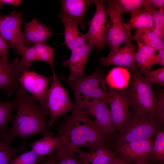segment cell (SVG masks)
<instances>
[{
    "instance_id": "6da1fadb",
    "label": "cell",
    "mask_w": 164,
    "mask_h": 164,
    "mask_svg": "<svg viewBox=\"0 0 164 164\" xmlns=\"http://www.w3.org/2000/svg\"><path fill=\"white\" fill-rule=\"evenodd\" d=\"M15 96L17 101V112L6 137L12 140L19 137L23 143H26L29 137L36 135L53 137L54 133L50 130L47 120L49 112L42 109L36 99L19 85Z\"/></svg>"
},
{
    "instance_id": "7a4b0ae2",
    "label": "cell",
    "mask_w": 164,
    "mask_h": 164,
    "mask_svg": "<svg viewBox=\"0 0 164 164\" xmlns=\"http://www.w3.org/2000/svg\"><path fill=\"white\" fill-rule=\"evenodd\" d=\"M56 130L60 143L66 146L86 147L91 151L107 144L95 121L85 109H76L72 111L58 124Z\"/></svg>"
},
{
    "instance_id": "3957f363",
    "label": "cell",
    "mask_w": 164,
    "mask_h": 164,
    "mask_svg": "<svg viewBox=\"0 0 164 164\" xmlns=\"http://www.w3.org/2000/svg\"><path fill=\"white\" fill-rule=\"evenodd\" d=\"M131 81L126 91L129 96V106L135 112L150 115L164 121V96L156 97L151 84L142 75L139 70L131 71Z\"/></svg>"
},
{
    "instance_id": "277c9868",
    "label": "cell",
    "mask_w": 164,
    "mask_h": 164,
    "mask_svg": "<svg viewBox=\"0 0 164 164\" xmlns=\"http://www.w3.org/2000/svg\"><path fill=\"white\" fill-rule=\"evenodd\" d=\"M163 124L150 115L131 112L122 129L113 141L116 146L130 142L154 140L156 133L163 130Z\"/></svg>"
},
{
    "instance_id": "5b68a950",
    "label": "cell",
    "mask_w": 164,
    "mask_h": 164,
    "mask_svg": "<svg viewBox=\"0 0 164 164\" xmlns=\"http://www.w3.org/2000/svg\"><path fill=\"white\" fill-rule=\"evenodd\" d=\"M65 81L74 92L76 109L84 103L96 100L108 103L106 77L101 72L96 70L89 75L72 81L67 79Z\"/></svg>"
},
{
    "instance_id": "8992f818",
    "label": "cell",
    "mask_w": 164,
    "mask_h": 164,
    "mask_svg": "<svg viewBox=\"0 0 164 164\" xmlns=\"http://www.w3.org/2000/svg\"><path fill=\"white\" fill-rule=\"evenodd\" d=\"M52 70V82L44 99L45 106L50 116L48 121L49 128L53 126L59 117L76 109L75 104L72 102L67 91L58 79L54 69Z\"/></svg>"
},
{
    "instance_id": "52a82bcc",
    "label": "cell",
    "mask_w": 164,
    "mask_h": 164,
    "mask_svg": "<svg viewBox=\"0 0 164 164\" xmlns=\"http://www.w3.org/2000/svg\"><path fill=\"white\" fill-rule=\"evenodd\" d=\"M107 3V15L110 19L107 43L110 48V52L116 50L122 44L134 40L133 36L127 28L124 19L114 0H104Z\"/></svg>"
},
{
    "instance_id": "ba28073f",
    "label": "cell",
    "mask_w": 164,
    "mask_h": 164,
    "mask_svg": "<svg viewBox=\"0 0 164 164\" xmlns=\"http://www.w3.org/2000/svg\"><path fill=\"white\" fill-rule=\"evenodd\" d=\"M92 2L96 6V11L91 19L87 23L89 29L85 34L89 42L100 51L107 43L109 23L107 18L104 0H93Z\"/></svg>"
},
{
    "instance_id": "9c48e42d",
    "label": "cell",
    "mask_w": 164,
    "mask_h": 164,
    "mask_svg": "<svg viewBox=\"0 0 164 164\" xmlns=\"http://www.w3.org/2000/svg\"><path fill=\"white\" fill-rule=\"evenodd\" d=\"M107 104L105 101L96 100L84 103L78 109H85L89 115L95 117V121L108 144L113 141L118 133L113 125Z\"/></svg>"
},
{
    "instance_id": "30bf717a",
    "label": "cell",
    "mask_w": 164,
    "mask_h": 164,
    "mask_svg": "<svg viewBox=\"0 0 164 164\" xmlns=\"http://www.w3.org/2000/svg\"><path fill=\"white\" fill-rule=\"evenodd\" d=\"M108 103L110 106L112 123L115 129L120 132L129 117V96L126 90H121L107 85Z\"/></svg>"
},
{
    "instance_id": "8fae6325",
    "label": "cell",
    "mask_w": 164,
    "mask_h": 164,
    "mask_svg": "<svg viewBox=\"0 0 164 164\" xmlns=\"http://www.w3.org/2000/svg\"><path fill=\"white\" fill-rule=\"evenodd\" d=\"M23 13L17 10L5 15L2 21L0 34L12 45L16 53L19 54L24 47L22 42L21 26L23 24Z\"/></svg>"
},
{
    "instance_id": "7c38bea8",
    "label": "cell",
    "mask_w": 164,
    "mask_h": 164,
    "mask_svg": "<svg viewBox=\"0 0 164 164\" xmlns=\"http://www.w3.org/2000/svg\"><path fill=\"white\" fill-rule=\"evenodd\" d=\"M52 79V76L46 77L33 71L28 70L20 77L19 85L29 92L38 101L39 106L48 111L45 106L44 99L48 86Z\"/></svg>"
},
{
    "instance_id": "4fadbf2b",
    "label": "cell",
    "mask_w": 164,
    "mask_h": 164,
    "mask_svg": "<svg viewBox=\"0 0 164 164\" xmlns=\"http://www.w3.org/2000/svg\"><path fill=\"white\" fill-rule=\"evenodd\" d=\"M153 140L145 139L125 143L116 146L114 152L129 164L148 161L151 155Z\"/></svg>"
},
{
    "instance_id": "5bb4252c",
    "label": "cell",
    "mask_w": 164,
    "mask_h": 164,
    "mask_svg": "<svg viewBox=\"0 0 164 164\" xmlns=\"http://www.w3.org/2000/svg\"><path fill=\"white\" fill-rule=\"evenodd\" d=\"M116 50L110 52L106 57L99 60L101 64L106 67L112 65L126 67L131 71L137 69L135 64L136 46L133 41L128 42Z\"/></svg>"
},
{
    "instance_id": "9a60e30c",
    "label": "cell",
    "mask_w": 164,
    "mask_h": 164,
    "mask_svg": "<svg viewBox=\"0 0 164 164\" xmlns=\"http://www.w3.org/2000/svg\"><path fill=\"white\" fill-rule=\"evenodd\" d=\"M19 60L16 57L10 62L8 59L0 57V91L6 92L9 97L15 94L19 85Z\"/></svg>"
},
{
    "instance_id": "2e32d148",
    "label": "cell",
    "mask_w": 164,
    "mask_h": 164,
    "mask_svg": "<svg viewBox=\"0 0 164 164\" xmlns=\"http://www.w3.org/2000/svg\"><path fill=\"white\" fill-rule=\"evenodd\" d=\"M94 48L93 45L88 42L71 51L70 58L64 61L63 63L64 66H68L70 68V73L68 80H74L84 76L85 65L91 51Z\"/></svg>"
},
{
    "instance_id": "e0dca14e",
    "label": "cell",
    "mask_w": 164,
    "mask_h": 164,
    "mask_svg": "<svg viewBox=\"0 0 164 164\" xmlns=\"http://www.w3.org/2000/svg\"><path fill=\"white\" fill-rule=\"evenodd\" d=\"M61 11L80 25L81 28H84L86 23L85 15L92 0H63L60 1Z\"/></svg>"
},
{
    "instance_id": "ac0fdd59",
    "label": "cell",
    "mask_w": 164,
    "mask_h": 164,
    "mask_svg": "<svg viewBox=\"0 0 164 164\" xmlns=\"http://www.w3.org/2000/svg\"><path fill=\"white\" fill-rule=\"evenodd\" d=\"M70 148L83 161L90 164H108L116 157L115 152L111 150L107 144L102 145L95 150L89 152L83 151L74 146Z\"/></svg>"
},
{
    "instance_id": "d6986e66",
    "label": "cell",
    "mask_w": 164,
    "mask_h": 164,
    "mask_svg": "<svg viewBox=\"0 0 164 164\" xmlns=\"http://www.w3.org/2000/svg\"><path fill=\"white\" fill-rule=\"evenodd\" d=\"M137 50L135 60L136 66L140 70H151L154 65L156 50L153 48L137 42Z\"/></svg>"
},
{
    "instance_id": "ffe728a7",
    "label": "cell",
    "mask_w": 164,
    "mask_h": 164,
    "mask_svg": "<svg viewBox=\"0 0 164 164\" xmlns=\"http://www.w3.org/2000/svg\"><path fill=\"white\" fill-rule=\"evenodd\" d=\"M133 36L134 40L145 45L151 46L156 51H159L164 47V38L148 29H137Z\"/></svg>"
},
{
    "instance_id": "44dd1931",
    "label": "cell",
    "mask_w": 164,
    "mask_h": 164,
    "mask_svg": "<svg viewBox=\"0 0 164 164\" xmlns=\"http://www.w3.org/2000/svg\"><path fill=\"white\" fill-rule=\"evenodd\" d=\"M130 74L128 70L121 67L113 68L106 77V82L109 87L119 90H125L127 86Z\"/></svg>"
},
{
    "instance_id": "7402d4cb",
    "label": "cell",
    "mask_w": 164,
    "mask_h": 164,
    "mask_svg": "<svg viewBox=\"0 0 164 164\" xmlns=\"http://www.w3.org/2000/svg\"><path fill=\"white\" fill-rule=\"evenodd\" d=\"M17 103L15 96L12 101H0V137L2 138H5L7 135V125L12 122V114L17 108Z\"/></svg>"
},
{
    "instance_id": "603a6c76",
    "label": "cell",
    "mask_w": 164,
    "mask_h": 164,
    "mask_svg": "<svg viewBox=\"0 0 164 164\" xmlns=\"http://www.w3.org/2000/svg\"><path fill=\"white\" fill-rule=\"evenodd\" d=\"M60 141V138L58 136L56 137H43L32 142L29 147L38 155L44 156L53 152L59 146Z\"/></svg>"
},
{
    "instance_id": "cb8c5ba5",
    "label": "cell",
    "mask_w": 164,
    "mask_h": 164,
    "mask_svg": "<svg viewBox=\"0 0 164 164\" xmlns=\"http://www.w3.org/2000/svg\"><path fill=\"white\" fill-rule=\"evenodd\" d=\"M129 30L132 29H148L153 30L151 15L147 9L143 8L134 14L131 15L128 22L126 23Z\"/></svg>"
},
{
    "instance_id": "d4e9b609",
    "label": "cell",
    "mask_w": 164,
    "mask_h": 164,
    "mask_svg": "<svg viewBox=\"0 0 164 164\" xmlns=\"http://www.w3.org/2000/svg\"><path fill=\"white\" fill-rule=\"evenodd\" d=\"M12 140L7 137L0 140V164H10L16 153L26 149V143L18 148H13L11 145Z\"/></svg>"
},
{
    "instance_id": "484cf974",
    "label": "cell",
    "mask_w": 164,
    "mask_h": 164,
    "mask_svg": "<svg viewBox=\"0 0 164 164\" xmlns=\"http://www.w3.org/2000/svg\"><path fill=\"white\" fill-rule=\"evenodd\" d=\"M58 16L64 26V44L66 45L82 34L78 28V24L67 15L60 12Z\"/></svg>"
},
{
    "instance_id": "4316f807",
    "label": "cell",
    "mask_w": 164,
    "mask_h": 164,
    "mask_svg": "<svg viewBox=\"0 0 164 164\" xmlns=\"http://www.w3.org/2000/svg\"><path fill=\"white\" fill-rule=\"evenodd\" d=\"M54 153L58 159L57 164H80V159L75 156L74 151L65 145L60 143Z\"/></svg>"
},
{
    "instance_id": "83f0119b",
    "label": "cell",
    "mask_w": 164,
    "mask_h": 164,
    "mask_svg": "<svg viewBox=\"0 0 164 164\" xmlns=\"http://www.w3.org/2000/svg\"><path fill=\"white\" fill-rule=\"evenodd\" d=\"M153 141L152 152L149 159L150 161L164 162V131H160L156 134Z\"/></svg>"
},
{
    "instance_id": "f1b7e54d",
    "label": "cell",
    "mask_w": 164,
    "mask_h": 164,
    "mask_svg": "<svg viewBox=\"0 0 164 164\" xmlns=\"http://www.w3.org/2000/svg\"><path fill=\"white\" fill-rule=\"evenodd\" d=\"M122 14L129 13L132 15L143 8H145L146 0H114Z\"/></svg>"
},
{
    "instance_id": "f546056e",
    "label": "cell",
    "mask_w": 164,
    "mask_h": 164,
    "mask_svg": "<svg viewBox=\"0 0 164 164\" xmlns=\"http://www.w3.org/2000/svg\"><path fill=\"white\" fill-rule=\"evenodd\" d=\"M19 54L21 56L18 66V71L21 76L32 67L36 54L33 45L29 47L24 46Z\"/></svg>"
},
{
    "instance_id": "4dcf8cb0",
    "label": "cell",
    "mask_w": 164,
    "mask_h": 164,
    "mask_svg": "<svg viewBox=\"0 0 164 164\" xmlns=\"http://www.w3.org/2000/svg\"><path fill=\"white\" fill-rule=\"evenodd\" d=\"M23 24L25 29L22 36L23 45L26 47H29L32 43L34 45L39 43L34 19L29 22H24Z\"/></svg>"
},
{
    "instance_id": "1f68e13d",
    "label": "cell",
    "mask_w": 164,
    "mask_h": 164,
    "mask_svg": "<svg viewBox=\"0 0 164 164\" xmlns=\"http://www.w3.org/2000/svg\"><path fill=\"white\" fill-rule=\"evenodd\" d=\"M152 17L153 30L155 33L164 38V10L149 8L147 9Z\"/></svg>"
},
{
    "instance_id": "d6a6232c",
    "label": "cell",
    "mask_w": 164,
    "mask_h": 164,
    "mask_svg": "<svg viewBox=\"0 0 164 164\" xmlns=\"http://www.w3.org/2000/svg\"><path fill=\"white\" fill-rule=\"evenodd\" d=\"M43 157L32 150L16 156L11 160L10 164H35L41 162Z\"/></svg>"
},
{
    "instance_id": "836d02e7",
    "label": "cell",
    "mask_w": 164,
    "mask_h": 164,
    "mask_svg": "<svg viewBox=\"0 0 164 164\" xmlns=\"http://www.w3.org/2000/svg\"><path fill=\"white\" fill-rule=\"evenodd\" d=\"M145 77L148 81L151 84L155 83L164 86V67L152 71L151 70H140Z\"/></svg>"
},
{
    "instance_id": "e575fe53",
    "label": "cell",
    "mask_w": 164,
    "mask_h": 164,
    "mask_svg": "<svg viewBox=\"0 0 164 164\" xmlns=\"http://www.w3.org/2000/svg\"><path fill=\"white\" fill-rule=\"evenodd\" d=\"M34 21L39 42L46 43L48 39L53 35V32L46 25L40 23L37 19H34Z\"/></svg>"
},
{
    "instance_id": "d590c367",
    "label": "cell",
    "mask_w": 164,
    "mask_h": 164,
    "mask_svg": "<svg viewBox=\"0 0 164 164\" xmlns=\"http://www.w3.org/2000/svg\"><path fill=\"white\" fill-rule=\"evenodd\" d=\"M54 50L49 46L47 50L39 55H36L35 61H42L48 63L51 66L52 69H54Z\"/></svg>"
},
{
    "instance_id": "8d00e7d4",
    "label": "cell",
    "mask_w": 164,
    "mask_h": 164,
    "mask_svg": "<svg viewBox=\"0 0 164 164\" xmlns=\"http://www.w3.org/2000/svg\"><path fill=\"white\" fill-rule=\"evenodd\" d=\"M89 42L86 34H82L79 37L73 39L66 44L71 51L80 47Z\"/></svg>"
},
{
    "instance_id": "74e56055",
    "label": "cell",
    "mask_w": 164,
    "mask_h": 164,
    "mask_svg": "<svg viewBox=\"0 0 164 164\" xmlns=\"http://www.w3.org/2000/svg\"><path fill=\"white\" fill-rule=\"evenodd\" d=\"M12 48V45L5 39L0 34V57L8 59L9 50Z\"/></svg>"
},
{
    "instance_id": "f35d334b",
    "label": "cell",
    "mask_w": 164,
    "mask_h": 164,
    "mask_svg": "<svg viewBox=\"0 0 164 164\" xmlns=\"http://www.w3.org/2000/svg\"><path fill=\"white\" fill-rule=\"evenodd\" d=\"M149 8L164 10V0H146V6L145 9Z\"/></svg>"
},
{
    "instance_id": "ab89813d",
    "label": "cell",
    "mask_w": 164,
    "mask_h": 164,
    "mask_svg": "<svg viewBox=\"0 0 164 164\" xmlns=\"http://www.w3.org/2000/svg\"><path fill=\"white\" fill-rule=\"evenodd\" d=\"M36 55H39L46 52L49 46L46 43L39 42L33 45Z\"/></svg>"
},
{
    "instance_id": "60d3db41",
    "label": "cell",
    "mask_w": 164,
    "mask_h": 164,
    "mask_svg": "<svg viewBox=\"0 0 164 164\" xmlns=\"http://www.w3.org/2000/svg\"><path fill=\"white\" fill-rule=\"evenodd\" d=\"M108 164H129L124 159L118 156L116 157Z\"/></svg>"
},
{
    "instance_id": "b9f144b4",
    "label": "cell",
    "mask_w": 164,
    "mask_h": 164,
    "mask_svg": "<svg viewBox=\"0 0 164 164\" xmlns=\"http://www.w3.org/2000/svg\"><path fill=\"white\" fill-rule=\"evenodd\" d=\"M158 64L164 66V56L161 55L159 54H156L154 60V65Z\"/></svg>"
},
{
    "instance_id": "7bdbcfd3",
    "label": "cell",
    "mask_w": 164,
    "mask_h": 164,
    "mask_svg": "<svg viewBox=\"0 0 164 164\" xmlns=\"http://www.w3.org/2000/svg\"><path fill=\"white\" fill-rule=\"evenodd\" d=\"M4 4H11L15 6L20 5L22 2L20 0H2Z\"/></svg>"
},
{
    "instance_id": "ee69618b",
    "label": "cell",
    "mask_w": 164,
    "mask_h": 164,
    "mask_svg": "<svg viewBox=\"0 0 164 164\" xmlns=\"http://www.w3.org/2000/svg\"><path fill=\"white\" fill-rule=\"evenodd\" d=\"M35 164H57V161L54 159L52 158L49 159L43 163L40 164L36 163Z\"/></svg>"
},
{
    "instance_id": "f6af8a7d",
    "label": "cell",
    "mask_w": 164,
    "mask_h": 164,
    "mask_svg": "<svg viewBox=\"0 0 164 164\" xmlns=\"http://www.w3.org/2000/svg\"><path fill=\"white\" fill-rule=\"evenodd\" d=\"M5 15H3L2 14L0 13V30L1 24L2 21L5 16Z\"/></svg>"
},
{
    "instance_id": "bcb514c9",
    "label": "cell",
    "mask_w": 164,
    "mask_h": 164,
    "mask_svg": "<svg viewBox=\"0 0 164 164\" xmlns=\"http://www.w3.org/2000/svg\"><path fill=\"white\" fill-rule=\"evenodd\" d=\"M148 161H143L140 162H138L135 164H149L148 162Z\"/></svg>"
},
{
    "instance_id": "7dc6e473",
    "label": "cell",
    "mask_w": 164,
    "mask_h": 164,
    "mask_svg": "<svg viewBox=\"0 0 164 164\" xmlns=\"http://www.w3.org/2000/svg\"><path fill=\"white\" fill-rule=\"evenodd\" d=\"M4 4L2 0H0V8H1L3 5Z\"/></svg>"
},
{
    "instance_id": "c3c4849f",
    "label": "cell",
    "mask_w": 164,
    "mask_h": 164,
    "mask_svg": "<svg viewBox=\"0 0 164 164\" xmlns=\"http://www.w3.org/2000/svg\"><path fill=\"white\" fill-rule=\"evenodd\" d=\"M79 158L80 159V164H84V162H83V161H82V160L80 158Z\"/></svg>"
},
{
    "instance_id": "681fc988",
    "label": "cell",
    "mask_w": 164,
    "mask_h": 164,
    "mask_svg": "<svg viewBox=\"0 0 164 164\" xmlns=\"http://www.w3.org/2000/svg\"><path fill=\"white\" fill-rule=\"evenodd\" d=\"M82 161H83V160H82ZM83 162H84V164H90L88 163H87V162H84V161H83Z\"/></svg>"
},
{
    "instance_id": "f907efd6",
    "label": "cell",
    "mask_w": 164,
    "mask_h": 164,
    "mask_svg": "<svg viewBox=\"0 0 164 164\" xmlns=\"http://www.w3.org/2000/svg\"><path fill=\"white\" fill-rule=\"evenodd\" d=\"M156 164H163V163L159 162V163Z\"/></svg>"
},
{
    "instance_id": "816d5d0a",
    "label": "cell",
    "mask_w": 164,
    "mask_h": 164,
    "mask_svg": "<svg viewBox=\"0 0 164 164\" xmlns=\"http://www.w3.org/2000/svg\"><path fill=\"white\" fill-rule=\"evenodd\" d=\"M2 100L1 99H0V101H1Z\"/></svg>"
}]
</instances>
